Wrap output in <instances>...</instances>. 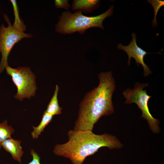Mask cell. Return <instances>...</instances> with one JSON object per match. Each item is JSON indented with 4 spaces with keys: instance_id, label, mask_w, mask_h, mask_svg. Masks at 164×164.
I'll return each instance as SVG.
<instances>
[{
    "instance_id": "6da1fadb",
    "label": "cell",
    "mask_w": 164,
    "mask_h": 164,
    "mask_svg": "<svg viewBox=\"0 0 164 164\" xmlns=\"http://www.w3.org/2000/svg\"><path fill=\"white\" fill-rule=\"evenodd\" d=\"M98 77V85L88 92L80 104L74 131H92L94 124L101 117L114 112L112 99L115 84L112 73L102 72Z\"/></svg>"
},
{
    "instance_id": "4fadbf2b",
    "label": "cell",
    "mask_w": 164,
    "mask_h": 164,
    "mask_svg": "<svg viewBox=\"0 0 164 164\" xmlns=\"http://www.w3.org/2000/svg\"><path fill=\"white\" fill-rule=\"evenodd\" d=\"M13 6L15 15V21L12 25L13 27L16 30L23 32L26 30V26L20 17L19 9L16 1L10 0Z\"/></svg>"
},
{
    "instance_id": "5b68a950",
    "label": "cell",
    "mask_w": 164,
    "mask_h": 164,
    "mask_svg": "<svg viewBox=\"0 0 164 164\" xmlns=\"http://www.w3.org/2000/svg\"><path fill=\"white\" fill-rule=\"evenodd\" d=\"M5 69L17 87V93L14 96L16 99L21 101L35 95L37 88L36 76L29 68L21 67L14 68L8 65Z\"/></svg>"
},
{
    "instance_id": "277c9868",
    "label": "cell",
    "mask_w": 164,
    "mask_h": 164,
    "mask_svg": "<svg viewBox=\"0 0 164 164\" xmlns=\"http://www.w3.org/2000/svg\"><path fill=\"white\" fill-rule=\"evenodd\" d=\"M148 85L147 83H137L133 89H126L122 94L126 99L125 103L137 104L142 112L141 118L147 120L150 129L154 133L158 134L160 132L159 120L153 117L148 106V102L152 96L147 94L146 90H143Z\"/></svg>"
},
{
    "instance_id": "2e32d148",
    "label": "cell",
    "mask_w": 164,
    "mask_h": 164,
    "mask_svg": "<svg viewBox=\"0 0 164 164\" xmlns=\"http://www.w3.org/2000/svg\"><path fill=\"white\" fill-rule=\"evenodd\" d=\"M30 154L32 157V161L27 164H41L40 157L38 154L33 149L30 150Z\"/></svg>"
},
{
    "instance_id": "7c38bea8",
    "label": "cell",
    "mask_w": 164,
    "mask_h": 164,
    "mask_svg": "<svg viewBox=\"0 0 164 164\" xmlns=\"http://www.w3.org/2000/svg\"><path fill=\"white\" fill-rule=\"evenodd\" d=\"M7 121L4 120L0 123V149L2 143L5 140L11 138V135L14 132V129L11 126L8 125Z\"/></svg>"
},
{
    "instance_id": "9c48e42d",
    "label": "cell",
    "mask_w": 164,
    "mask_h": 164,
    "mask_svg": "<svg viewBox=\"0 0 164 164\" xmlns=\"http://www.w3.org/2000/svg\"><path fill=\"white\" fill-rule=\"evenodd\" d=\"M100 3V1L98 0H75L72 3V9L88 13L97 8Z\"/></svg>"
},
{
    "instance_id": "9a60e30c",
    "label": "cell",
    "mask_w": 164,
    "mask_h": 164,
    "mask_svg": "<svg viewBox=\"0 0 164 164\" xmlns=\"http://www.w3.org/2000/svg\"><path fill=\"white\" fill-rule=\"evenodd\" d=\"M67 0H56L55 1V7L57 8L63 9L68 10L70 6Z\"/></svg>"
},
{
    "instance_id": "52a82bcc",
    "label": "cell",
    "mask_w": 164,
    "mask_h": 164,
    "mask_svg": "<svg viewBox=\"0 0 164 164\" xmlns=\"http://www.w3.org/2000/svg\"><path fill=\"white\" fill-rule=\"evenodd\" d=\"M132 40L129 45L124 46L121 43H119L117 46V48L118 49L125 51L128 56V65L129 66L130 63L131 58H134L136 61V63L139 66V64L142 65L144 69L143 75L146 77L152 73V72L149 67L145 63L144 59L147 53L145 51L138 46L136 43V35L135 33L132 34Z\"/></svg>"
},
{
    "instance_id": "ba28073f",
    "label": "cell",
    "mask_w": 164,
    "mask_h": 164,
    "mask_svg": "<svg viewBox=\"0 0 164 164\" xmlns=\"http://www.w3.org/2000/svg\"><path fill=\"white\" fill-rule=\"evenodd\" d=\"M21 141L12 138L8 139L2 144V147L9 153L12 158L20 163H21V158L24 152L21 145Z\"/></svg>"
},
{
    "instance_id": "3957f363",
    "label": "cell",
    "mask_w": 164,
    "mask_h": 164,
    "mask_svg": "<svg viewBox=\"0 0 164 164\" xmlns=\"http://www.w3.org/2000/svg\"><path fill=\"white\" fill-rule=\"evenodd\" d=\"M114 6H111L104 13L95 16L84 15L80 10L73 13L69 11L63 12L59 17V20L55 26L56 31L64 34L78 32L82 34L87 29L93 27H98L104 29L103 22L107 17L111 16Z\"/></svg>"
},
{
    "instance_id": "30bf717a",
    "label": "cell",
    "mask_w": 164,
    "mask_h": 164,
    "mask_svg": "<svg viewBox=\"0 0 164 164\" xmlns=\"http://www.w3.org/2000/svg\"><path fill=\"white\" fill-rule=\"evenodd\" d=\"M59 87L57 85L56 86L53 95L51 98L46 109L45 111L49 114L53 116L55 115H60L61 113L62 108L59 104L58 100V94Z\"/></svg>"
},
{
    "instance_id": "7a4b0ae2",
    "label": "cell",
    "mask_w": 164,
    "mask_h": 164,
    "mask_svg": "<svg viewBox=\"0 0 164 164\" xmlns=\"http://www.w3.org/2000/svg\"><path fill=\"white\" fill-rule=\"evenodd\" d=\"M67 136L68 142L56 144L53 152L56 155L69 159L73 164H83L87 156L102 147L119 149L123 146L115 136L106 133L98 135L90 130H71Z\"/></svg>"
},
{
    "instance_id": "8992f818",
    "label": "cell",
    "mask_w": 164,
    "mask_h": 164,
    "mask_svg": "<svg viewBox=\"0 0 164 164\" xmlns=\"http://www.w3.org/2000/svg\"><path fill=\"white\" fill-rule=\"evenodd\" d=\"M3 17L8 25L6 27L3 23L0 26V53L2 55L0 63V74L8 65V57L15 44L23 38L32 37L31 34L25 33L23 32L15 29L7 14H4Z\"/></svg>"
},
{
    "instance_id": "5bb4252c",
    "label": "cell",
    "mask_w": 164,
    "mask_h": 164,
    "mask_svg": "<svg viewBox=\"0 0 164 164\" xmlns=\"http://www.w3.org/2000/svg\"><path fill=\"white\" fill-rule=\"evenodd\" d=\"M147 2L151 4L153 6L154 9V18L152 21V26L155 27L157 23L156 20V18L158 11L164 5V1L159 0H147Z\"/></svg>"
},
{
    "instance_id": "8fae6325",
    "label": "cell",
    "mask_w": 164,
    "mask_h": 164,
    "mask_svg": "<svg viewBox=\"0 0 164 164\" xmlns=\"http://www.w3.org/2000/svg\"><path fill=\"white\" fill-rule=\"evenodd\" d=\"M53 116L44 111L39 125L37 127L32 126L33 131L31 134L33 139L38 138L46 127L51 121Z\"/></svg>"
}]
</instances>
